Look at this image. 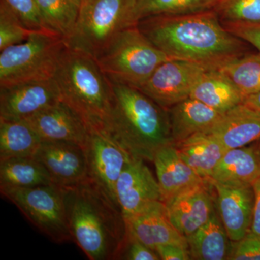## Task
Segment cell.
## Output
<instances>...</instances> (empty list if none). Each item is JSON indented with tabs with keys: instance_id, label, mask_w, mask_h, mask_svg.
<instances>
[{
	"instance_id": "1",
	"label": "cell",
	"mask_w": 260,
	"mask_h": 260,
	"mask_svg": "<svg viewBox=\"0 0 260 260\" xmlns=\"http://www.w3.org/2000/svg\"><path fill=\"white\" fill-rule=\"evenodd\" d=\"M138 28L169 58L219 70L249 52L248 43L229 32L213 10L192 14L155 15Z\"/></svg>"
},
{
	"instance_id": "2",
	"label": "cell",
	"mask_w": 260,
	"mask_h": 260,
	"mask_svg": "<svg viewBox=\"0 0 260 260\" xmlns=\"http://www.w3.org/2000/svg\"><path fill=\"white\" fill-rule=\"evenodd\" d=\"M63 190L72 241L89 259H119L128 234L118 205L90 179Z\"/></svg>"
},
{
	"instance_id": "3",
	"label": "cell",
	"mask_w": 260,
	"mask_h": 260,
	"mask_svg": "<svg viewBox=\"0 0 260 260\" xmlns=\"http://www.w3.org/2000/svg\"><path fill=\"white\" fill-rule=\"evenodd\" d=\"M112 88L104 132L132 157L153 162L159 148L173 143L167 109L134 87L112 83Z\"/></svg>"
},
{
	"instance_id": "4",
	"label": "cell",
	"mask_w": 260,
	"mask_h": 260,
	"mask_svg": "<svg viewBox=\"0 0 260 260\" xmlns=\"http://www.w3.org/2000/svg\"><path fill=\"white\" fill-rule=\"evenodd\" d=\"M62 102L90 129H105L112 109V83L96 59L67 46L54 77Z\"/></svg>"
},
{
	"instance_id": "5",
	"label": "cell",
	"mask_w": 260,
	"mask_h": 260,
	"mask_svg": "<svg viewBox=\"0 0 260 260\" xmlns=\"http://www.w3.org/2000/svg\"><path fill=\"white\" fill-rule=\"evenodd\" d=\"M138 23L136 0H84L65 43L96 59L119 32Z\"/></svg>"
},
{
	"instance_id": "6",
	"label": "cell",
	"mask_w": 260,
	"mask_h": 260,
	"mask_svg": "<svg viewBox=\"0 0 260 260\" xmlns=\"http://www.w3.org/2000/svg\"><path fill=\"white\" fill-rule=\"evenodd\" d=\"M169 59L137 25L119 32L96 61L111 83L138 89L159 65Z\"/></svg>"
},
{
	"instance_id": "7",
	"label": "cell",
	"mask_w": 260,
	"mask_h": 260,
	"mask_svg": "<svg viewBox=\"0 0 260 260\" xmlns=\"http://www.w3.org/2000/svg\"><path fill=\"white\" fill-rule=\"evenodd\" d=\"M67 48L49 30H34L25 42L0 51V87L54 78Z\"/></svg>"
},
{
	"instance_id": "8",
	"label": "cell",
	"mask_w": 260,
	"mask_h": 260,
	"mask_svg": "<svg viewBox=\"0 0 260 260\" xmlns=\"http://www.w3.org/2000/svg\"><path fill=\"white\" fill-rule=\"evenodd\" d=\"M0 191L51 240L56 243L72 241L63 188L51 184L23 189H0Z\"/></svg>"
},
{
	"instance_id": "9",
	"label": "cell",
	"mask_w": 260,
	"mask_h": 260,
	"mask_svg": "<svg viewBox=\"0 0 260 260\" xmlns=\"http://www.w3.org/2000/svg\"><path fill=\"white\" fill-rule=\"evenodd\" d=\"M207 70H209L197 63L171 59L159 65L138 90L168 109L190 97Z\"/></svg>"
},
{
	"instance_id": "10",
	"label": "cell",
	"mask_w": 260,
	"mask_h": 260,
	"mask_svg": "<svg viewBox=\"0 0 260 260\" xmlns=\"http://www.w3.org/2000/svg\"><path fill=\"white\" fill-rule=\"evenodd\" d=\"M84 149L86 154L89 179L117 205L116 183L131 159V155L102 130L90 129Z\"/></svg>"
},
{
	"instance_id": "11",
	"label": "cell",
	"mask_w": 260,
	"mask_h": 260,
	"mask_svg": "<svg viewBox=\"0 0 260 260\" xmlns=\"http://www.w3.org/2000/svg\"><path fill=\"white\" fill-rule=\"evenodd\" d=\"M61 101L54 78L0 87V119L27 120Z\"/></svg>"
},
{
	"instance_id": "12",
	"label": "cell",
	"mask_w": 260,
	"mask_h": 260,
	"mask_svg": "<svg viewBox=\"0 0 260 260\" xmlns=\"http://www.w3.org/2000/svg\"><path fill=\"white\" fill-rule=\"evenodd\" d=\"M32 158L45 167L53 183L60 187L76 186L89 179L86 154L81 145L43 140Z\"/></svg>"
},
{
	"instance_id": "13",
	"label": "cell",
	"mask_w": 260,
	"mask_h": 260,
	"mask_svg": "<svg viewBox=\"0 0 260 260\" xmlns=\"http://www.w3.org/2000/svg\"><path fill=\"white\" fill-rule=\"evenodd\" d=\"M215 191V204L232 242H239L249 232L254 207L252 184L210 180Z\"/></svg>"
},
{
	"instance_id": "14",
	"label": "cell",
	"mask_w": 260,
	"mask_h": 260,
	"mask_svg": "<svg viewBox=\"0 0 260 260\" xmlns=\"http://www.w3.org/2000/svg\"><path fill=\"white\" fill-rule=\"evenodd\" d=\"M164 203L173 225L186 238L210 218L216 207L215 191L211 181L205 180Z\"/></svg>"
},
{
	"instance_id": "15",
	"label": "cell",
	"mask_w": 260,
	"mask_h": 260,
	"mask_svg": "<svg viewBox=\"0 0 260 260\" xmlns=\"http://www.w3.org/2000/svg\"><path fill=\"white\" fill-rule=\"evenodd\" d=\"M116 200L125 219L154 202L161 201L158 181L144 160L130 159L116 183Z\"/></svg>"
},
{
	"instance_id": "16",
	"label": "cell",
	"mask_w": 260,
	"mask_h": 260,
	"mask_svg": "<svg viewBox=\"0 0 260 260\" xmlns=\"http://www.w3.org/2000/svg\"><path fill=\"white\" fill-rule=\"evenodd\" d=\"M125 220L128 236L153 250L169 244L188 248L186 238L173 225L162 201L154 202Z\"/></svg>"
},
{
	"instance_id": "17",
	"label": "cell",
	"mask_w": 260,
	"mask_h": 260,
	"mask_svg": "<svg viewBox=\"0 0 260 260\" xmlns=\"http://www.w3.org/2000/svg\"><path fill=\"white\" fill-rule=\"evenodd\" d=\"M43 140L75 143L85 148L90 129L62 101L27 119Z\"/></svg>"
},
{
	"instance_id": "18",
	"label": "cell",
	"mask_w": 260,
	"mask_h": 260,
	"mask_svg": "<svg viewBox=\"0 0 260 260\" xmlns=\"http://www.w3.org/2000/svg\"><path fill=\"white\" fill-rule=\"evenodd\" d=\"M153 162L162 203L205 180L181 158L174 143L159 148Z\"/></svg>"
},
{
	"instance_id": "19",
	"label": "cell",
	"mask_w": 260,
	"mask_h": 260,
	"mask_svg": "<svg viewBox=\"0 0 260 260\" xmlns=\"http://www.w3.org/2000/svg\"><path fill=\"white\" fill-rule=\"evenodd\" d=\"M208 132L227 148H242L260 142V114L244 104H239L223 114Z\"/></svg>"
},
{
	"instance_id": "20",
	"label": "cell",
	"mask_w": 260,
	"mask_h": 260,
	"mask_svg": "<svg viewBox=\"0 0 260 260\" xmlns=\"http://www.w3.org/2000/svg\"><path fill=\"white\" fill-rule=\"evenodd\" d=\"M167 110L174 144L211 129L224 114L190 97Z\"/></svg>"
},
{
	"instance_id": "21",
	"label": "cell",
	"mask_w": 260,
	"mask_h": 260,
	"mask_svg": "<svg viewBox=\"0 0 260 260\" xmlns=\"http://www.w3.org/2000/svg\"><path fill=\"white\" fill-rule=\"evenodd\" d=\"M260 177V142L229 149L214 169L210 180L253 184Z\"/></svg>"
},
{
	"instance_id": "22",
	"label": "cell",
	"mask_w": 260,
	"mask_h": 260,
	"mask_svg": "<svg viewBox=\"0 0 260 260\" xmlns=\"http://www.w3.org/2000/svg\"><path fill=\"white\" fill-rule=\"evenodd\" d=\"M191 259H229L233 242L224 227L216 207L208 221L186 237Z\"/></svg>"
},
{
	"instance_id": "23",
	"label": "cell",
	"mask_w": 260,
	"mask_h": 260,
	"mask_svg": "<svg viewBox=\"0 0 260 260\" xmlns=\"http://www.w3.org/2000/svg\"><path fill=\"white\" fill-rule=\"evenodd\" d=\"M174 145L181 158L205 180H210L214 169L228 150L208 131L197 133Z\"/></svg>"
},
{
	"instance_id": "24",
	"label": "cell",
	"mask_w": 260,
	"mask_h": 260,
	"mask_svg": "<svg viewBox=\"0 0 260 260\" xmlns=\"http://www.w3.org/2000/svg\"><path fill=\"white\" fill-rule=\"evenodd\" d=\"M190 98L223 114L242 104L244 99L235 84L220 70H207L195 85Z\"/></svg>"
},
{
	"instance_id": "25",
	"label": "cell",
	"mask_w": 260,
	"mask_h": 260,
	"mask_svg": "<svg viewBox=\"0 0 260 260\" xmlns=\"http://www.w3.org/2000/svg\"><path fill=\"white\" fill-rule=\"evenodd\" d=\"M42 141L28 121L0 119V160L34 157Z\"/></svg>"
},
{
	"instance_id": "26",
	"label": "cell",
	"mask_w": 260,
	"mask_h": 260,
	"mask_svg": "<svg viewBox=\"0 0 260 260\" xmlns=\"http://www.w3.org/2000/svg\"><path fill=\"white\" fill-rule=\"evenodd\" d=\"M54 184L45 167L32 157L0 160V189Z\"/></svg>"
},
{
	"instance_id": "27",
	"label": "cell",
	"mask_w": 260,
	"mask_h": 260,
	"mask_svg": "<svg viewBox=\"0 0 260 260\" xmlns=\"http://www.w3.org/2000/svg\"><path fill=\"white\" fill-rule=\"evenodd\" d=\"M44 27L66 42L79 16L78 0H36Z\"/></svg>"
},
{
	"instance_id": "28",
	"label": "cell",
	"mask_w": 260,
	"mask_h": 260,
	"mask_svg": "<svg viewBox=\"0 0 260 260\" xmlns=\"http://www.w3.org/2000/svg\"><path fill=\"white\" fill-rule=\"evenodd\" d=\"M220 0H136V17L192 14L214 10Z\"/></svg>"
},
{
	"instance_id": "29",
	"label": "cell",
	"mask_w": 260,
	"mask_h": 260,
	"mask_svg": "<svg viewBox=\"0 0 260 260\" xmlns=\"http://www.w3.org/2000/svg\"><path fill=\"white\" fill-rule=\"evenodd\" d=\"M244 98L260 91V52L247 53L222 67Z\"/></svg>"
},
{
	"instance_id": "30",
	"label": "cell",
	"mask_w": 260,
	"mask_h": 260,
	"mask_svg": "<svg viewBox=\"0 0 260 260\" xmlns=\"http://www.w3.org/2000/svg\"><path fill=\"white\" fill-rule=\"evenodd\" d=\"M213 10L222 23H260V0H220Z\"/></svg>"
},
{
	"instance_id": "31",
	"label": "cell",
	"mask_w": 260,
	"mask_h": 260,
	"mask_svg": "<svg viewBox=\"0 0 260 260\" xmlns=\"http://www.w3.org/2000/svg\"><path fill=\"white\" fill-rule=\"evenodd\" d=\"M32 31L6 3L0 0V51L25 42Z\"/></svg>"
},
{
	"instance_id": "32",
	"label": "cell",
	"mask_w": 260,
	"mask_h": 260,
	"mask_svg": "<svg viewBox=\"0 0 260 260\" xmlns=\"http://www.w3.org/2000/svg\"><path fill=\"white\" fill-rule=\"evenodd\" d=\"M18 15L24 25L32 30L47 29L43 23L36 0H2Z\"/></svg>"
},
{
	"instance_id": "33",
	"label": "cell",
	"mask_w": 260,
	"mask_h": 260,
	"mask_svg": "<svg viewBox=\"0 0 260 260\" xmlns=\"http://www.w3.org/2000/svg\"><path fill=\"white\" fill-rule=\"evenodd\" d=\"M230 260H260V236L251 232L239 242H233Z\"/></svg>"
},
{
	"instance_id": "34",
	"label": "cell",
	"mask_w": 260,
	"mask_h": 260,
	"mask_svg": "<svg viewBox=\"0 0 260 260\" xmlns=\"http://www.w3.org/2000/svg\"><path fill=\"white\" fill-rule=\"evenodd\" d=\"M234 36L251 44L260 52V23H223Z\"/></svg>"
},
{
	"instance_id": "35",
	"label": "cell",
	"mask_w": 260,
	"mask_h": 260,
	"mask_svg": "<svg viewBox=\"0 0 260 260\" xmlns=\"http://www.w3.org/2000/svg\"><path fill=\"white\" fill-rule=\"evenodd\" d=\"M119 259L158 260L160 258L156 251L128 236Z\"/></svg>"
},
{
	"instance_id": "36",
	"label": "cell",
	"mask_w": 260,
	"mask_h": 260,
	"mask_svg": "<svg viewBox=\"0 0 260 260\" xmlns=\"http://www.w3.org/2000/svg\"><path fill=\"white\" fill-rule=\"evenodd\" d=\"M160 259L189 260L191 259L189 249L178 244H165L159 246L155 249Z\"/></svg>"
},
{
	"instance_id": "37",
	"label": "cell",
	"mask_w": 260,
	"mask_h": 260,
	"mask_svg": "<svg viewBox=\"0 0 260 260\" xmlns=\"http://www.w3.org/2000/svg\"><path fill=\"white\" fill-rule=\"evenodd\" d=\"M254 207L250 231L253 234L260 236V177L254 183Z\"/></svg>"
},
{
	"instance_id": "38",
	"label": "cell",
	"mask_w": 260,
	"mask_h": 260,
	"mask_svg": "<svg viewBox=\"0 0 260 260\" xmlns=\"http://www.w3.org/2000/svg\"><path fill=\"white\" fill-rule=\"evenodd\" d=\"M242 104L260 114V91L244 98Z\"/></svg>"
},
{
	"instance_id": "39",
	"label": "cell",
	"mask_w": 260,
	"mask_h": 260,
	"mask_svg": "<svg viewBox=\"0 0 260 260\" xmlns=\"http://www.w3.org/2000/svg\"><path fill=\"white\" fill-rule=\"evenodd\" d=\"M78 2H79V3H80V4H81L82 3H83V2L84 1V0H78Z\"/></svg>"
}]
</instances>
